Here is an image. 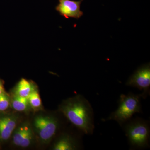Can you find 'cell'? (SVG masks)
Instances as JSON below:
<instances>
[{"instance_id":"6da1fadb","label":"cell","mask_w":150,"mask_h":150,"mask_svg":"<svg viewBox=\"0 0 150 150\" xmlns=\"http://www.w3.org/2000/svg\"><path fill=\"white\" fill-rule=\"evenodd\" d=\"M59 109L71 123L84 134H93L95 127L93 110L88 100L82 96L65 100Z\"/></svg>"},{"instance_id":"7a4b0ae2","label":"cell","mask_w":150,"mask_h":150,"mask_svg":"<svg viewBox=\"0 0 150 150\" xmlns=\"http://www.w3.org/2000/svg\"><path fill=\"white\" fill-rule=\"evenodd\" d=\"M141 94H121L118 108L110 114L108 120H115L121 126L130 121L134 114L141 112Z\"/></svg>"},{"instance_id":"3957f363","label":"cell","mask_w":150,"mask_h":150,"mask_svg":"<svg viewBox=\"0 0 150 150\" xmlns=\"http://www.w3.org/2000/svg\"><path fill=\"white\" fill-rule=\"evenodd\" d=\"M125 132L130 144L138 148L149 147L150 127L149 122L137 118L127 123Z\"/></svg>"},{"instance_id":"277c9868","label":"cell","mask_w":150,"mask_h":150,"mask_svg":"<svg viewBox=\"0 0 150 150\" xmlns=\"http://www.w3.org/2000/svg\"><path fill=\"white\" fill-rule=\"evenodd\" d=\"M33 126L39 139L47 144L55 137L59 130V120L52 115H39L34 119Z\"/></svg>"},{"instance_id":"5b68a950","label":"cell","mask_w":150,"mask_h":150,"mask_svg":"<svg viewBox=\"0 0 150 150\" xmlns=\"http://www.w3.org/2000/svg\"><path fill=\"white\" fill-rule=\"evenodd\" d=\"M128 86L137 88L143 90L141 96L144 98L149 93L150 87V65L149 63L141 66L129 78L126 82Z\"/></svg>"},{"instance_id":"8992f818","label":"cell","mask_w":150,"mask_h":150,"mask_svg":"<svg viewBox=\"0 0 150 150\" xmlns=\"http://www.w3.org/2000/svg\"><path fill=\"white\" fill-rule=\"evenodd\" d=\"M83 0H59V4L56 7V10L59 14L66 18H69L79 19L83 15L81 10V5Z\"/></svg>"},{"instance_id":"52a82bcc","label":"cell","mask_w":150,"mask_h":150,"mask_svg":"<svg viewBox=\"0 0 150 150\" xmlns=\"http://www.w3.org/2000/svg\"><path fill=\"white\" fill-rule=\"evenodd\" d=\"M18 119L15 114L0 117V141L5 142L10 139L16 129Z\"/></svg>"},{"instance_id":"ba28073f","label":"cell","mask_w":150,"mask_h":150,"mask_svg":"<svg viewBox=\"0 0 150 150\" xmlns=\"http://www.w3.org/2000/svg\"><path fill=\"white\" fill-rule=\"evenodd\" d=\"M78 148L77 143L75 139L69 134H64L56 141L53 150H74Z\"/></svg>"},{"instance_id":"9c48e42d","label":"cell","mask_w":150,"mask_h":150,"mask_svg":"<svg viewBox=\"0 0 150 150\" xmlns=\"http://www.w3.org/2000/svg\"><path fill=\"white\" fill-rule=\"evenodd\" d=\"M31 81L24 78H22L17 85L15 89V95L27 98L28 95L35 88Z\"/></svg>"},{"instance_id":"30bf717a","label":"cell","mask_w":150,"mask_h":150,"mask_svg":"<svg viewBox=\"0 0 150 150\" xmlns=\"http://www.w3.org/2000/svg\"><path fill=\"white\" fill-rule=\"evenodd\" d=\"M11 105L14 110L19 112L27 111L30 108L27 98L15 95L11 100Z\"/></svg>"},{"instance_id":"8fae6325","label":"cell","mask_w":150,"mask_h":150,"mask_svg":"<svg viewBox=\"0 0 150 150\" xmlns=\"http://www.w3.org/2000/svg\"><path fill=\"white\" fill-rule=\"evenodd\" d=\"M27 98L30 108L34 110H38L42 109V101L37 88H35L33 90L27 97Z\"/></svg>"},{"instance_id":"7c38bea8","label":"cell","mask_w":150,"mask_h":150,"mask_svg":"<svg viewBox=\"0 0 150 150\" xmlns=\"http://www.w3.org/2000/svg\"><path fill=\"white\" fill-rule=\"evenodd\" d=\"M28 123V122L22 123L18 127H16L14 131L12 134V142L15 146L19 147Z\"/></svg>"},{"instance_id":"4fadbf2b","label":"cell","mask_w":150,"mask_h":150,"mask_svg":"<svg viewBox=\"0 0 150 150\" xmlns=\"http://www.w3.org/2000/svg\"><path fill=\"white\" fill-rule=\"evenodd\" d=\"M34 140V134L31 125L28 123L23 138L20 145V147L26 148L31 145Z\"/></svg>"},{"instance_id":"5bb4252c","label":"cell","mask_w":150,"mask_h":150,"mask_svg":"<svg viewBox=\"0 0 150 150\" xmlns=\"http://www.w3.org/2000/svg\"><path fill=\"white\" fill-rule=\"evenodd\" d=\"M10 103V98L4 91L0 95V111H5L8 109Z\"/></svg>"},{"instance_id":"9a60e30c","label":"cell","mask_w":150,"mask_h":150,"mask_svg":"<svg viewBox=\"0 0 150 150\" xmlns=\"http://www.w3.org/2000/svg\"><path fill=\"white\" fill-rule=\"evenodd\" d=\"M4 91L2 81L0 79V95Z\"/></svg>"}]
</instances>
